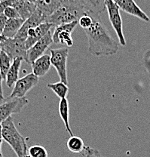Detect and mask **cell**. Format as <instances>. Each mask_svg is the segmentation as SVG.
<instances>
[{
  "instance_id": "1",
  "label": "cell",
  "mask_w": 150,
  "mask_h": 157,
  "mask_svg": "<svg viewBox=\"0 0 150 157\" xmlns=\"http://www.w3.org/2000/svg\"><path fill=\"white\" fill-rule=\"evenodd\" d=\"M93 24L84 29L88 40V51L96 56L113 55L118 50V44L110 35L100 16L92 13Z\"/></svg>"
},
{
  "instance_id": "2",
  "label": "cell",
  "mask_w": 150,
  "mask_h": 157,
  "mask_svg": "<svg viewBox=\"0 0 150 157\" xmlns=\"http://www.w3.org/2000/svg\"><path fill=\"white\" fill-rule=\"evenodd\" d=\"M87 11V9L81 3L73 1L63 2L51 15L47 17L45 22L56 27L62 24H69L79 21Z\"/></svg>"
},
{
  "instance_id": "3",
  "label": "cell",
  "mask_w": 150,
  "mask_h": 157,
  "mask_svg": "<svg viewBox=\"0 0 150 157\" xmlns=\"http://www.w3.org/2000/svg\"><path fill=\"white\" fill-rule=\"evenodd\" d=\"M3 140L10 145L17 157H27V145L26 138L21 135L14 123L12 117H9L2 123Z\"/></svg>"
},
{
  "instance_id": "4",
  "label": "cell",
  "mask_w": 150,
  "mask_h": 157,
  "mask_svg": "<svg viewBox=\"0 0 150 157\" xmlns=\"http://www.w3.org/2000/svg\"><path fill=\"white\" fill-rule=\"evenodd\" d=\"M29 104L27 98H6L0 101V125L11 115L19 113L26 105Z\"/></svg>"
},
{
  "instance_id": "5",
  "label": "cell",
  "mask_w": 150,
  "mask_h": 157,
  "mask_svg": "<svg viewBox=\"0 0 150 157\" xmlns=\"http://www.w3.org/2000/svg\"><path fill=\"white\" fill-rule=\"evenodd\" d=\"M51 63L58 72L60 82L68 84L67 79V58L69 55V48L63 47L59 48H51Z\"/></svg>"
},
{
  "instance_id": "6",
  "label": "cell",
  "mask_w": 150,
  "mask_h": 157,
  "mask_svg": "<svg viewBox=\"0 0 150 157\" xmlns=\"http://www.w3.org/2000/svg\"><path fill=\"white\" fill-rule=\"evenodd\" d=\"M25 42V39H6L1 43L2 51L7 54L12 60L21 58L27 62V48Z\"/></svg>"
},
{
  "instance_id": "7",
  "label": "cell",
  "mask_w": 150,
  "mask_h": 157,
  "mask_svg": "<svg viewBox=\"0 0 150 157\" xmlns=\"http://www.w3.org/2000/svg\"><path fill=\"white\" fill-rule=\"evenodd\" d=\"M106 9L108 11L109 19L118 36L119 43L123 46L126 45V41L122 29V19L120 14V9L113 0H106Z\"/></svg>"
},
{
  "instance_id": "8",
  "label": "cell",
  "mask_w": 150,
  "mask_h": 157,
  "mask_svg": "<svg viewBox=\"0 0 150 157\" xmlns=\"http://www.w3.org/2000/svg\"><path fill=\"white\" fill-rule=\"evenodd\" d=\"M77 24L78 21H74L73 23L62 24V25L56 27L54 32L52 35L53 42L58 45H64L67 48L73 46L74 41L72 37V33L76 28Z\"/></svg>"
},
{
  "instance_id": "9",
  "label": "cell",
  "mask_w": 150,
  "mask_h": 157,
  "mask_svg": "<svg viewBox=\"0 0 150 157\" xmlns=\"http://www.w3.org/2000/svg\"><path fill=\"white\" fill-rule=\"evenodd\" d=\"M39 77L32 73L26 75L24 77L19 78L14 84L13 91H11L10 97L24 98L30 90L38 84Z\"/></svg>"
},
{
  "instance_id": "10",
  "label": "cell",
  "mask_w": 150,
  "mask_h": 157,
  "mask_svg": "<svg viewBox=\"0 0 150 157\" xmlns=\"http://www.w3.org/2000/svg\"><path fill=\"white\" fill-rule=\"evenodd\" d=\"M52 42H53V38L50 30L45 36L42 37L35 45L27 50V63L32 64L36 59L44 55L45 51L48 48Z\"/></svg>"
},
{
  "instance_id": "11",
  "label": "cell",
  "mask_w": 150,
  "mask_h": 157,
  "mask_svg": "<svg viewBox=\"0 0 150 157\" xmlns=\"http://www.w3.org/2000/svg\"><path fill=\"white\" fill-rule=\"evenodd\" d=\"M46 18V16L40 10L36 9L35 12L28 19L24 21V24H23V26L21 27L20 30L18 31V33H17V34L14 38L22 39L26 40L27 39V33H28V31L30 29L36 28L42 23H45Z\"/></svg>"
},
{
  "instance_id": "12",
  "label": "cell",
  "mask_w": 150,
  "mask_h": 157,
  "mask_svg": "<svg viewBox=\"0 0 150 157\" xmlns=\"http://www.w3.org/2000/svg\"><path fill=\"white\" fill-rule=\"evenodd\" d=\"M119 9L128 14L137 17L142 21L149 22L150 21L149 16L137 6L134 0H113Z\"/></svg>"
},
{
  "instance_id": "13",
  "label": "cell",
  "mask_w": 150,
  "mask_h": 157,
  "mask_svg": "<svg viewBox=\"0 0 150 157\" xmlns=\"http://www.w3.org/2000/svg\"><path fill=\"white\" fill-rule=\"evenodd\" d=\"M53 27H54L53 24L45 22L41 24L36 28L30 29L27 33V39L25 42L27 50L35 45L42 37L45 36Z\"/></svg>"
},
{
  "instance_id": "14",
  "label": "cell",
  "mask_w": 150,
  "mask_h": 157,
  "mask_svg": "<svg viewBox=\"0 0 150 157\" xmlns=\"http://www.w3.org/2000/svg\"><path fill=\"white\" fill-rule=\"evenodd\" d=\"M12 7L17 10L20 14L21 18L24 21L28 19L37 9L36 3L21 0H13Z\"/></svg>"
},
{
  "instance_id": "15",
  "label": "cell",
  "mask_w": 150,
  "mask_h": 157,
  "mask_svg": "<svg viewBox=\"0 0 150 157\" xmlns=\"http://www.w3.org/2000/svg\"><path fill=\"white\" fill-rule=\"evenodd\" d=\"M32 73L38 77H41L46 74L50 70L51 63V55H44L39 58L31 64Z\"/></svg>"
},
{
  "instance_id": "16",
  "label": "cell",
  "mask_w": 150,
  "mask_h": 157,
  "mask_svg": "<svg viewBox=\"0 0 150 157\" xmlns=\"http://www.w3.org/2000/svg\"><path fill=\"white\" fill-rule=\"evenodd\" d=\"M24 21H25L22 18L8 19L5 28L3 29V36L6 37V39L14 38L24 24Z\"/></svg>"
},
{
  "instance_id": "17",
  "label": "cell",
  "mask_w": 150,
  "mask_h": 157,
  "mask_svg": "<svg viewBox=\"0 0 150 157\" xmlns=\"http://www.w3.org/2000/svg\"><path fill=\"white\" fill-rule=\"evenodd\" d=\"M61 4V0H36L37 9L40 10L46 17L51 15Z\"/></svg>"
},
{
  "instance_id": "18",
  "label": "cell",
  "mask_w": 150,
  "mask_h": 157,
  "mask_svg": "<svg viewBox=\"0 0 150 157\" xmlns=\"http://www.w3.org/2000/svg\"><path fill=\"white\" fill-rule=\"evenodd\" d=\"M22 61L23 60L21 58H16L13 60L6 78V85L8 87H12L19 79V71H20Z\"/></svg>"
},
{
  "instance_id": "19",
  "label": "cell",
  "mask_w": 150,
  "mask_h": 157,
  "mask_svg": "<svg viewBox=\"0 0 150 157\" xmlns=\"http://www.w3.org/2000/svg\"><path fill=\"white\" fill-rule=\"evenodd\" d=\"M59 113L60 118L64 123L66 132L70 135V137L73 136V131L69 125V102L66 98L60 99L59 103Z\"/></svg>"
},
{
  "instance_id": "20",
  "label": "cell",
  "mask_w": 150,
  "mask_h": 157,
  "mask_svg": "<svg viewBox=\"0 0 150 157\" xmlns=\"http://www.w3.org/2000/svg\"><path fill=\"white\" fill-rule=\"evenodd\" d=\"M87 11L100 14L106 9V0H81Z\"/></svg>"
},
{
  "instance_id": "21",
  "label": "cell",
  "mask_w": 150,
  "mask_h": 157,
  "mask_svg": "<svg viewBox=\"0 0 150 157\" xmlns=\"http://www.w3.org/2000/svg\"><path fill=\"white\" fill-rule=\"evenodd\" d=\"M68 149L70 152L73 153H80L84 152L85 145H84V141L80 137L78 136H71L68 139L67 143Z\"/></svg>"
},
{
  "instance_id": "22",
  "label": "cell",
  "mask_w": 150,
  "mask_h": 157,
  "mask_svg": "<svg viewBox=\"0 0 150 157\" xmlns=\"http://www.w3.org/2000/svg\"><path fill=\"white\" fill-rule=\"evenodd\" d=\"M47 87L52 90L55 94L58 95L60 99H63L66 98L68 92H69V88H68L67 85L65 83L59 82L55 83H49L47 85Z\"/></svg>"
},
{
  "instance_id": "23",
  "label": "cell",
  "mask_w": 150,
  "mask_h": 157,
  "mask_svg": "<svg viewBox=\"0 0 150 157\" xmlns=\"http://www.w3.org/2000/svg\"><path fill=\"white\" fill-rule=\"evenodd\" d=\"M11 59L6 53L2 51L0 54V72L3 79L6 80L9 70L11 66Z\"/></svg>"
},
{
  "instance_id": "24",
  "label": "cell",
  "mask_w": 150,
  "mask_h": 157,
  "mask_svg": "<svg viewBox=\"0 0 150 157\" xmlns=\"http://www.w3.org/2000/svg\"><path fill=\"white\" fill-rule=\"evenodd\" d=\"M28 153L30 157H48L46 149L40 145L30 147L28 150Z\"/></svg>"
},
{
  "instance_id": "25",
  "label": "cell",
  "mask_w": 150,
  "mask_h": 157,
  "mask_svg": "<svg viewBox=\"0 0 150 157\" xmlns=\"http://www.w3.org/2000/svg\"><path fill=\"white\" fill-rule=\"evenodd\" d=\"M93 24V16L92 12L88 11L84 15H82L78 21V24L80 25V27L83 29H86L91 27Z\"/></svg>"
},
{
  "instance_id": "26",
  "label": "cell",
  "mask_w": 150,
  "mask_h": 157,
  "mask_svg": "<svg viewBox=\"0 0 150 157\" xmlns=\"http://www.w3.org/2000/svg\"><path fill=\"white\" fill-rule=\"evenodd\" d=\"M4 14L8 19H14V18H21L20 14L17 12V11L13 7H8L5 10Z\"/></svg>"
},
{
  "instance_id": "27",
  "label": "cell",
  "mask_w": 150,
  "mask_h": 157,
  "mask_svg": "<svg viewBox=\"0 0 150 157\" xmlns=\"http://www.w3.org/2000/svg\"><path fill=\"white\" fill-rule=\"evenodd\" d=\"M84 157H103L99 150L89 146H86L84 148Z\"/></svg>"
},
{
  "instance_id": "28",
  "label": "cell",
  "mask_w": 150,
  "mask_h": 157,
  "mask_svg": "<svg viewBox=\"0 0 150 157\" xmlns=\"http://www.w3.org/2000/svg\"><path fill=\"white\" fill-rule=\"evenodd\" d=\"M13 0H4L0 2V14H4L5 10L8 7H12Z\"/></svg>"
},
{
  "instance_id": "29",
  "label": "cell",
  "mask_w": 150,
  "mask_h": 157,
  "mask_svg": "<svg viewBox=\"0 0 150 157\" xmlns=\"http://www.w3.org/2000/svg\"><path fill=\"white\" fill-rule=\"evenodd\" d=\"M7 20L8 18L4 14H0V34H2V35L3 29L5 28Z\"/></svg>"
},
{
  "instance_id": "30",
  "label": "cell",
  "mask_w": 150,
  "mask_h": 157,
  "mask_svg": "<svg viewBox=\"0 0 150 157\" xmlns=\"http://www.w3.org/2000/svg\"><path fill=\"white\" fill-rule=\"evenodd\" d=\"M2 76L1 72H0V101L1 100L4 99V97H3V92H2Z\"/></svg>"
},
{
  "instance_id": "31",
  "label": "cell",
  "mask_w": 150,
  "mask_h": 157,
  "mask_svg": "<svg viewBox=\"0 0 150 157\" xmlns=\"http://www.w3.org/2000/svg\"><path fill=\"white\" fill-rule=\"evenodd\" d=\"M2 140L3 137L2 135V126L0 125V157H3L2 153Z\"/></svg>"
},
{
  "instance_id": "32",
  "label": "cell",
  "mask_w": 150,
  "mask_h": 157,
  "mask_svg": "<svg viewBox=\"0 0 150 157\" xmlns=\"http://www.w3.org/2000/svg\"><path fill=\"white\" fill-rule=\"evenodd\" d=\"M66 1H73V2H77L81 3V4H82V1H81V0H61L62 2H66Z\"/></svg>"
},
{
  "instance_id": "33",
  "label": "cell",
  "mask_w": 150,
  "mask_h": 157,
  "mask_svg": "<svg viewBox=\"0 0 150 157\" xmlns=\"http://www.w3.org/2000/svg\"><path fill=\"white\" fill-rule=\"evenodd\" d=\"M6 37L3 36L2 35V34H0V43H2V42H4V41L6 40Z\"/></svg>"
},
{
  "instance_id": "34",
  "label": "cell",
  "mask_w": 150,
  "mask_h": 157,
  "mask_svg": "<svg viewBox=\"0 0 150 157\" xmlns=\"http://www.w3.org/2000/svg\"><path fill=\"white\" fill-rule=\"evenodd\" d=\"M2 52V45H1V43H0V54H1Z\"/></svg>"
},
{
  "instance_id": "35",
  "label": "cell",
  "mask_w": 150,
  "mask_h": 157,
  "mask_svg": "<svg viewBox=\"0 0 150 157\" xmlns=\"http://www.w3.org/2000/svg\"><path fill=\"white\" fill-rule=\"evenodd\" d=\"M27 157H30V156H29V155H27Z\"/></svg>"
},
{
  "instance_id": "36",
  "label": "cell",
  "mask_w": 150,
  "mask_h": 157,
  "mask_svg": "<svg viewBox=\"0 0 150 157\" xmlns=\"http://www.w3.org/2000/svg\"><path fill=\"white\" fill-rule=\"evenodd\" d=\"M2 1H4V0H2Z\"/></svg>"
},
{
  "instance_id": "37",
  "label": "cell",
  "mask_w": 150,
  "mask_h": 157,
  "mask_svg": "<svg viewBox=\"0 0 150 157\" xmlns=\"http://www.w3.org/2000/svg\"><path fill=\"white\" fill-rule=\"evenodd\" d=\"M2 1V0H0V2H1Z\"/></svg>"
}]
</instances>
